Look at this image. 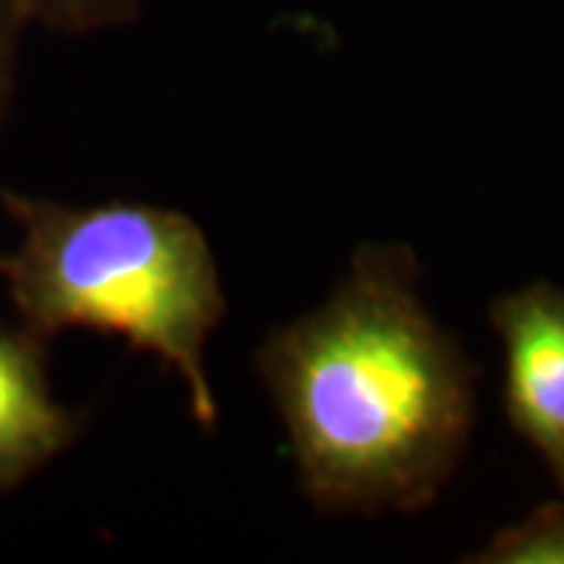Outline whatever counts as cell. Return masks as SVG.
<instances>
[{
  "label": "cell",
  "instance_id": "1",
  "mask_svg": "<svg viewBox=\"0 0 564 564\" xmlns=\"http://www.w3.org/2000/svg\"><path fill=\"white\" fill-rule=\"evenodd\" d=\"M254 364L314 508L414 514L462 467L477 370L430 311L408 245H358L329 295L273 326Z\"/></svg>",
  "mask_w": 564,
  "mask_h": 564
},
{
  "label": "cell",
  "instance_id": "2",
  "mask_svg": "<svg viewBox=\"0 0 564 564\" xmlns=\"http://www.w3.org/2000/svg\"><path fill=\"white\" fill-rule=\"evenodd\" d=\"M17 245L0 282L17 321L47 343L69 329L120 336L161 361L202 430L220 423L207 345L226 317L214 245L185 210L144 202L69 204L0 192Z\"/></svg>",
  "mask_w": 564,
  "mask_h": 564
},
{
  "label": "cell",
  "instance_id": "3",
  "mask_svg": "<svg viewBox=\"0 0 564 564\" xmlns=\"http://www.w3.org/2000/svg\"><path fill=\"white\" fill-rule=\"evenodd\" d=\"M489 326L502 345L505 417L564 496V285L505 292L489 304Z\"/></svg>",
  "mask_w": 564,
  "mask_h": 564
},
{
  "label": "cell",
  "instance_id": "4",
  "mask_svg": "<svg viewBox=\"0 0 564 564\" xmlns=\"http://www.w3.org/2000/svg\"><path fill=\"white\" fill-rule=\"evenodd\" d=\"M79 433V414L51 386L47 339L0 317V492L61 458Z\"/></svg>",
  "mask_w": 564,
  "mask_h": 564
},
{
  "label": "cell",
  "instance_id": "5",
  "mask_svg": "<svg viewBox=\"0 0 564 564\" xmlns=\"http://www.w3.org/2000/svg\"><path fill=\"white\" fill-rule=\"evenodd\" d=\"M474 564H564V496L502 527L489 543L467 555Z\"/></svg>",
  "mask_w": 564,
  "mask_h": 564
},
{
  "label": "cell",
  "instance_id": "6",
  "mask_svg": "<svg viewBox=\"0 0 564 564\" xmlns=\"http://www.w3.org/2000/svg\"><path fill=\"white\" fill-rule=\"evenodd\" d=\"M35 22L66 32V35H95L122 29L139 20L141 0H29Z\"/></svg>",
  "mask_w": 564,
  "mask_h": 564
},
{
  "label": "cell",
  "instance_id": "7",
  "mask_svg": "<svg viewBox=\"0 0 564 564\" xmlns=\"http://www.w3.org/2000/svg\"><path fill=\"white\" fill-rule=\"evenodd\" d=\"M35 22L29 0H0V129L10 113L17 66H20L22 35Z\"/></svg>",
  "mask_w": 564,
  "mask_h": 564
}]
</instances>
